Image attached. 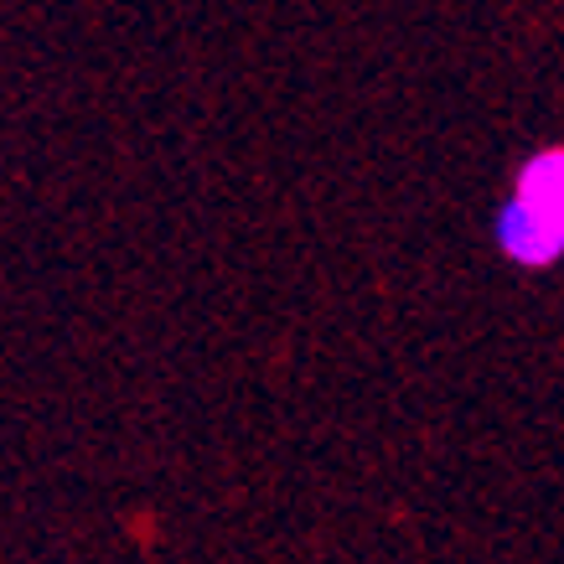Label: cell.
Returning a JSON list of instances; mask_svg holds the SVG:
<instances>
[{"instance_id":"obj_1","label":"cell","mask_w":564,"mask_h":564,"mask_svg":"<svg viewBox=\"0 0 564 564\" xmlns=\"http://www.w3.org/2000/svg\"><path fill=\"white\" fill-rule=\"evenodd\" d=\"M497 243H502V254L513 259V264L544 270V264H554L564 254V218H549V213L523 207L513 197V203L502 207V218H497Z\"/></svg>"},{"instance_id":"obj_2","label":"cell","mask_w":564,"mask_h":564,"mask_svg":"<svg viewBox=\"0 0 564 564\" xmlns=\"http://www.w3.org/2000/svg\"><path fill=\"white\" fill-rule=\"evenodd\" d=\"M523 207H539L549 218H564V151H544L533 155L529 166L518 172V192Z\"/></svg>"}]
</instances>
